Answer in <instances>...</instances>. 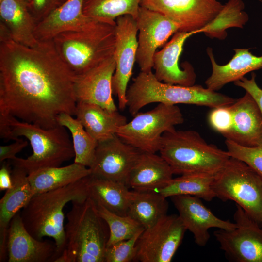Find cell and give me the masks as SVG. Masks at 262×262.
I'll return each instance as SVG.
<instances>
[{
    "mask_svg": "<svg viewBox=\"0 0 262 262\" xmlns=\"http://www.w3.org/2000/svg\"><path fill=\"white\" fill-rule=\"evenodd\" d=\"M75 75L57 53L52 39L29 47L0 40V116L49 129L59 115H75Z\"/></svg>",
    "mask_w": 262,
    "mask_h": 262,
    "instance_id": "6da1fadb",
    "label": "cell"
},
{
    "mask_svg": "<svg viewBox=\"0 0 262 262\" xmlns=\"http://www.w3.org/2000/svg\"><path fill=\"white\" fill-rule=\"evenodd\" d=\"M0 130L6 135V141L21 137L29 140L32 155L11 160L13 166L23 169L28 174L41 168L60 166L75 157L72 141L64 126L45 129L13 116H0Z\"/></svg>",
    "mask_w": 262,
    "mask_h": 262,
    "instance_id": "7a4b0ae2",
    "label": "cell"
},
{
    "mask_svg": "<svg viewBox=\"0 0 262 262\" xmlns=\"http://www.w3.org/2000/svg\"><path fill=\"white\" fill-rule=\"evenodd\" d=\"M89 176L63 187L34 195L20 213L25 228L33 237L54 239L57 258L66 246L63 210L68 203L89 196Z\"/></svg>",
    "mask_w": 262,
    "mask_h": 262,
    "instance_id": "3957f363",
    "label": "cell"
},
{
    "mask_svg": "<svg viewBox=\"0 0 262 262\" xmlns=\"http://www.w3.org/2000/svg\"><path fill=\"white\" fill-rule=\"evenodd\" d=\"M66 218V246L54 262H105L109 231L93 200L73 201Z\"/></svg>",
    "mask_w": 262,
    "mask_h": 262,
    "instance_id": "277c9868",
    "label": "cell"
},
{
    "mask_svg": "<svg viewBox=\"0 0 262 262\" xmlns=\"http://www.w3.org/2000/svg\"><path fill=\"white\" fill-rule=\"evenodd\" d=\"M115 31L116 21L94 19L82 29L58 34L52 40L59 55L76 76L114 55Z\"/></svg>",
    "mask_w": 262,
    "mask_h": 262,
    "instance_id": "5b68a950",
    "label": "cell"
},
{
    "mask_svg": "<svg viewBox=\"0 0 262 262\" xmlns=\"http://www.w3.org/2000/svg\"><path fill=\"white\" fill-rule=\"evenodd\" d=\"M127 107L133 116L144 106L158 103L192 104L213 108L230 105L236 99L199 85L189 86L160 82L152 71H141L126 92Z\"/></svg>",
    "mask_w": 262,
    "mask_h": 262,
    "instance_id": "8992f818",
    "label": "cell"
},
{
    "mask_svg": "<svg viewBox=\"0 0 262 262\" xmlns=\"http://www.w3.org/2000/svg\"><path fill=\"white\" fill-rule=\"evenodd\" d=\"M159 152L173 173L181 175L216 174L231 157L227 151L208 144L197 131L175 128L163 134Z\"/></svg>",
    "mask_w": 262,
    "mask_h": 262,
    "instance_id": "52a82bcc",
    "label": "cell"
},
{
    "mask_svg": "<svg viewBox=\"0 0 262 262\" xmlns=\"http://www.w3.org/2000/svg\"><path fill=\"white\" fill-rule=\"evenodd\" d=\"M212 187L216 197L233 201L262 224V178L246 163L230 157L215 175Z\"/></svg>",
    "mask_w": 262,
    "mask_h": 262,
    "instance_id": "ba28073f",
    "label": "cell"
},
{
    "mask_svg": "<svg viewBox=\"0 0 262 262\" xmlns=\"http://www.w3.org/2000/svg\"><path fill=\"white\" fill-rule=\"evenodd\" d=\"M130 122L119 127L116 135L141 152L159 151L163 134L184 122L183 114L177 105L163 103L153 109L138 112Z\"/></svg>",
    "mask_w": 262,
    "mask_h": 262,
    "instance_id": "9c48e42d",
    "label": "cell"
},
{
    "mask_svg": "<svg viewBox=\"0 0 262 262\" xmlns=\"http://www.w3.org/2000/svg\"><path fill=\"white\" fill-rule=\"evenodd\" d=\"M179 215L167 214L144 229L136 247V260L141 262H170L186 230Z\"/></svg>",
    "mask_w": 262,
    "mask_h": 262,
    "instance_id": "30bf717a",
    "label": "cell"
},
{
    "mask_svg": "<svg viewBox=\"0 0 262 262\" xmlns=\"http://www.w3.org/2000/svg\"><path fill=\"white\" fill-rule=\"evenodd\" d=\"M234 219L235 229L214 231L220 248L236 262H262V229L259 224L237 205Z\"/></svg>",
    "mask_w": 262,
    "mask_h": 262,
    "instance_id": "8fae6325",
    "label": "cell"
},
{
    "mask_svg": "<svg viewBox=\"0 0 262 262\" xmlns=\"http://www.w3.org/2000/svg\"><path fill=\"white\" fill-rule=\"evenodd\" d=\"M115 21V69L112 88L113 94L118 98L119 109L124 110L127 107V86L136 61L138 29L136 19L130 15L120 16Z\"/></svg>",
    "mask_w": 262,
    "mask_h": 262,
    "instance_id": "7c38bea8",
    "label": "cell"
},
{
    "mask_svg": "<svg viewBox=\"0 0 262 262\" xmlns=\"http://www.w3.org/2000/svg\"><path fill=\"white\" fill-rule=\"evenodd\" d=\"M140 6L175 22L179 31L196 32L211 22L224 5L217 0H141Z\"/></svg>",
    "mask_w": 262,
    "mask_h": 262,
    "instance_id": "4fadbf2b",
    "label": "cell"
},
{
    "mask_svg": "<svg viewBox=\"0 0 262 262\" xmlns=\"http://www.w3.org/2000/svg\"><path fill=\"white\" fill-rule=\"evenodd\" d=\"M141 153L116 134L98 142L94 161L89 167L91 174L127 185L130 174Z\"/></svg>",
    "mask_w": 262,
    "mask_h": 262,
    "instance_id": "5bb4252c",
    "label": "cell"
},
{
    "mask_svg": "<svg viewBox=\"0 0 262 262\" xmlns=\"http://www.w3.org/2000/svg\"><path fill=\"white\" fill-rule=\"evenodd\" d=\"M135 19L139 31L136 61L141 71L148 72L157 49L179 31V27L164 15L141 6Z\"/></svg>",
    "mask_w": 262,
    "mask_h": 262,
    "instance_id": "9a60e30c",
    "label": "cell"
},
{
    "mask_svg": "<svg viewBox=\"0 0 262 262\" xmlns=\"http://www.w3.org/2000/svg\"><path fill=\"white\" fill-rule=\"evenodd\" d=\"M115 69L114 55L87 72L75 77L74 93L77 103L95 104L117 111L113 98L112 78Z\"/></svg>",
    "mask_w": 262,
    "mask_h": 262,
    "instance_id": "2e32d148",
    "label": "cell"
},
{
    "mask_svg": "<svg viewBox=\"0 0 262 262\" xmlns=\"http://www.w3.org/2000/svg\"><path fill=\"white\" fill-rule=\"evenodd\" d=\"M171 197L178 211V215L186 229L193 234L196 243L199 246H204L207 244L210 238V229L231 230L237 227L235 223L216 216L197 197L178 195Z\"/></svg>",
    "mask_w": 262,
    "mask_h": 262,
    "instance_id": "e0dca14e",
    "label": "cell"
},
{
    "mask_svg": "<svg viewBox=\"0 0 262 262\" xmlns=\"http://www.w3.org/2000/svg\"><path fill=\"white\" fill-rule=\"evenodd\" d=\"M7 254L8 262H49L57 258L55 242L33 237L25 228L19 212L9 225Z\"/></svg>",
    "mask_w": 262,
    "mask_h": 262,
    "instance_id": "ac0fdd59",
    "label": "cell"
},
{
    "mask_svg": "<svg viewBox=\"0 0 262 262\" xmlns=\"http://www.w3.org/2000/svg\"><path fill=\"white\" fill-rule=\"evenodd\" d=\"M194 34L195 32L178 31L162 49L155 53L153 68L158 80L185 86L194 84L196 74L193 67L189 64H185L182 68L179 65L184 44L188 38Z\"/></svg>",
    "mask_w": 262,
    "mask_h": 262,
    "instance_id": "d6986e66",
    "label": "cell"
},
{
    "mask_svg": "<svg viewBox=\"0 0 262 262\" xmlns=\"http://www.w3.org/2000/svg\"><path fill=\"white\" fill-rule=\"evenodd\" d=\"M230 107L232 125L226 139L248 147L262 145V114L252 97L246 92Z\"/></svg>",
    "mask_w": 262,
    "mask_h": 262,
    "instance_id": "ffe728a7",
    "label": "cell"
},
{
    "mask_svg": "<svg viewBox=\"0 0 262 262\" xmlns=\"http://www.w3.org/2000/svg\"><path fill=\"white\" fill-rule=\"evenodd\" d=\"M11 171L12 186L6 190L0 200V262L8 259L7 237L11 221L34 195L23 169L13 166Z\"/></svg>",
    "mask_w": 262,
    "mask_h": 262,
    "instance_id": "44dd1931",
    "label": "cell"
},
{
    "mask_svg": "<svg viewBox=\"0 0 262 262\" xmlns=\"http://www.w3.org/2000/svg\"><path fill=\"white\" fill-rule=\"evenodd\" d=\"M174 174L168 163L156 153L141 152L127 182L136 191H157L167 186Z\"/></svg>",
    "mask_w": 262,
    "mask_h": 262,
    "instance_id": "7402d4cb",
    "label": "cell"
},
{
    "mask_svg": "<svg viewBox=\"0 0 262 262\" xmlns=\"http://www.w3.org/2000/svg\"><path fill=\"white\" fill-rule=\"evenodd\" d=\"M83 0H67L37 23L34 32L37 40L52 39L62 32L82 29L93 21L83 14Z\"/></svg>",
    "mask_w": 262,
    "mask_h": 262,
    "instance_id": "603a6c76",
    "label": "cell"
},
{
    "mask_svg": "<svg viewBox=\"0 0 262 262\" xmlns=\"http://www.w3.org/2000/svg\"><path fill=\"white\" fill-rule=\"evenodd\" d=\"M28 0H0V26L8 32L11 39L29 47L35 46L36 23L32 16Z\"/></svg>",
    "mask_w": 262,
    "mask_h": 262,
    "instance_id": "cb8c5ba5",
    "label": "cell"
},
{
    "mask_svg": "<svg viewBox=\"0 0 262 262\" xmlns=\"http://www.w3.org/2000/svg\"><path fill=\"white\" fill-rule=\"evenodd\" d=\"M235 54L225 65H219L215 61L212 49H207L212 71L206 80V87L213 91L221 89L226 84L235 82L250 72L262 68V56L252 54L247 49H235Z\"/></svg>",
    "mask_w": 262,
    "mask_h": 262,
    "instance_id": "d4e9b609",
    "label": "cell"
},
{
    "mask_svg": "<svg viewBox=\"0 0 262 262\" xmlns=\"http://www.w3.org/2000/svg\"><path fill=\"white\" fill-rule=\"evenodd\" d=\"M75 115L98 142L112 138L127 122V118L118 110L110 111L93 103H77Z\"/></svg>",
    "mask_w": 262,
    "mask_h": 262,
    "instance_id": "484cf974",
    "label": "cell"
},
{
    "mask_svg": "<svg viewBox=\"0 0 262 262\" xmlns=\"http://www.w3.org/2000/svg\"><path fill=\"white\" fill-rule=\"evenodd\" d=\"M87 188L89 197L96 203L115 213L127 215L131 191L127 185L90 174Z\"/></svg>",
    "mask_w": 262,
    "mask_h": 262,
    "instance_id": "4316f807",
    "label": "cell"
},
{
    "mask_svg": "<svg viewBox=\"0 0 262 262\" xmlns=\"http://www.w3.org/2000/svg\"><path fill=\"white\" fill-rule=\"evenodd\" d=\"M91 174L89 168L80 164L39 169L28 174L34 195L63 187Z\"/></svg>",
    "mask_w": 262,
    "mask_h": 262,
    "instance_id": "83f0119b",
    "label": "cell"
},
{
    "mask_svg": "<svg viewBox=\"0 0 262 262\" xmlns=\"http://www.w3.org/2000/svg\"><path fill=\"white\" fill-rule=\"evenodd\" d=\"M166 198L156 191L133 190L131 192L127 215L144 229L150 227L167 215Z\"/></svg>",
    "mask_w": 262,
    "mask_h": 262,
    "instance_id": "f1b7e54d",
    "label": "cell"
},
{
    "mask_svg": "<svg viewBox=\"0 0 262 262\" xmlns=\"http://www.w3.org/2000/svg\"><path fill=\"white\" fill-rule=\"evenodd\" d=\"M215 174L192 173L173 178L164 188L156 191L167 198L178 195H190L211 201L216 197L213 189Z\"/></svg>",
    "mask_w": 262,
    "mask_h": 262,
    "instance_id": "f546056e",
    "label": "cell"
},
{
    "mask_svg": "<svg viewBox=\"0 0 262 262\" xmlns=\"http://www.w3.org/2000/svg\"><path fill=\"white\" fill-rule=\"evenodd\" d=\"M57 121L59 125L67 128L71 134L75 152L74 162L89 168L94 161L98 142L73 115L67 113L62 114L58 117Z\"/></svg>",
    "mask_w": 262,
    "mask_h": 262,
    "instance_id": "4dcf8cb0",
    "label": "cell"
},
{
    "mask_svg": "<svg viewBox=\"0 0 262 262\" xmlns=\"http://www.w3.org/2000/svg\"><path fill=\"white\" fill-rule=\"evenodd\" d=\"M141 0H83V14L97 20L113 22L118 17L136 18Z\"/></svg>",
    "mask_w": 262,
    "mask_h": 262,
    "instance_id": "1f68e13d",
    "label": "cell"
},
{
    "mask_svg": "<svg viewBox=\"0 0 262 262\" xmlns=\"http://www.w3.org/2000/svg\"><path fill=\"white\" fill-rule=\"evenodd\" d=\"M245 7L242 0H229L224 5L217 16L210 23L197 30L196 33H204L210 37L225 38V30L229 27L242 28L248 19L243 11Z\"/></svg>",
    "mask_w": 262,
    "mask_h": 262,
    "instance_id": "d6a6232c",
    "label": "cell"
},
{
    "mask_svg": "<svg viewBox=\"0 0 262 262\" xmlns=\"http://www.w3.org/2000/svg\"><path fill=\"white\" fill-rule=\"evenodd\" d=\"M96 204L98 213L108 227L109 235L107 247L130 239L144 229L131 217L115 213L102 205Z\"/></svg>",
    "mask_w": 262,
    "mask_h": 262,
    "instance_id": "836d02e7",
    "label": "cell"
},
{
    "mask_svg": "<svg viewBox=\"0 0 262 262\" xmlns=\"http://www.w3.org/2000/svg\"><path fill=\"white\" fill-rule=\"evenodd\" d=\"M227 152L231 157L241 160L252 168L262 178V145L248 147L226 139Z\"/></svg>",
    "mask_w": 262,
    "mask_h": 262,
    "instance_id": "e575fe53",
    "label": "cell"
},
{
    "mask_svg": "<svg viewBox=\"0 0 262 262\" xmlns=\"http://www.w3.org/2000/svg\"><path fill=\"white\" fill-rule=\"evenodd\" d=\"M143 230L130 239L107 247L105 252V262H130L136 260V245Z\"/></svg>",
    "mask_w": 262,
    "mask_h": 262,
    "instance_id": "d590c367",
    "label": "cell"
},
{
    "mask_svg": "<svg viewBox=\"0 0 262 262\" xmlns=\"http://www.w3.org/2000/svg\"><path fill=\"white\" fill-rule=\"evenodd\" d=\"M208 115V122L212 128L224 136L231 129L233 116L230 105L212 108Z\"/></svg>",
    "mask_w": 262,
    "mask_h": 262,
    "instance_id": "8d00e7d4",
    "label": "cell"
},
{
    "mask_svg": "<svg viewBox=\"0 0 262 262\" xmlns=\"http://www.w3.org/2000/svg\"><path fill=\"white\" fill-rule=\"evenodd\" d=\"M65 2L64 0H28L29 11L36 24Z\"/></svg>",
    "mask_w": 262,
    "mask_h": 262,
    "instance_id": "74e56055",
    "label": "cell"
},
{
    "mask_svg": "<svg viewBox=\"0 0 262 262\" xmlns=\"http://www.w3.org/2000/svg\"><path fill=\"white\" fill-rule=\"evenodd\" d=\"M256 74H251L250 79L243 77L234 82L235 85L241 87L246 91L255 100L262 114V89L257 85L256 81Z\"/></svg>",
    "mask_w": 262,
    "mask_h": 262,
    "instance_id": "f35d334b",
    "label": "cell"
},
{
    "mask_svg": "<svg viewBox=\"0 0 262 262\" xmlns=\"http://www.w3.org/2000/svg\"><path fill=\"white\" fill-rule=\"evenodd\" d=\"M15 142L7 145L0 146V162L3 163L6 160H13L16 154L21 151L28 145L27 140L20 138L14 140Z\"/></svg>",
    "mask_w": 262,
    "mask_h": 262,
    "instance_id": "ab89813d",
    "label": "cell"
},
{
    "mask_svg": "<svg viewBox=\"0 0 262 262\" xmlns=\"http://www.w3.org/2000/svg\"><path fill=\"white\" fill-rule=\"evenodd\" d=\"M11 171L7 164H3L0 169V191L7 190L12 186Z\"/></svg>",
    "mask_w": 262,
    "mask_h": 262,
    "instance_id": "60d3db41",
    "label": "cell"
},
{
    "mask_svg": "<svg viewBox=\"0 0 262 262\" xmlns=\"http://www.w3.org/2000/svg\"><path fill=\"white\" fill-rule=\"evenodd\" d=\"M67 0H64V1L66 2Z\"/></svg>",
    "mask_w": 262,
    "mask_h": 262,
    "instance_id": "b9f144b4",
    "label": "cell"
}]
</instances>
